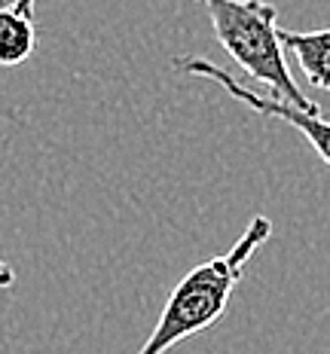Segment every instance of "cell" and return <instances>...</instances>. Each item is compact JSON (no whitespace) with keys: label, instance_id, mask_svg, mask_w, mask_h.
<instances>
[{"label":"cell","instance_id":"6da1fadb","mask_svg":"<svg viewBox=\"0 0 330 354\" xmlns=\"http://www.w3.org/2000/svg\"><path fill=\"white\" fill-rule=\"evenodd\" d=\"M269 235H273V220L257 214L226 254L190 269L181 278V284L172 290L156 327L144 339L138 354H165L183 339L214 327L223 318L226 306L232 299V290L245 275V266L269 241Z\"/></svg>","mask_w":330,"mask_h":354},{"label":"cell","instance_id":"7a4b0ae2","mask_svg":"<svg viewBox=\"0 0 330 354\" xmlns=\"http://www.w3.org/2000/svg\"><path fill=\"white\" fill-rule=\"evenodd\" d=\"M205 6L214 28L217 43L241 71L260 86L269 98H278L291 107L318 113V104L309 101L293 83L282 37H278V10L266 0H196Z\"/></svg>","mask_w":330,"mask_h":354},{"label":"cell","instance_id":"3957f363","mask_svg":"<svg viewBox=\"0 0 330 354\" xmlns=\"http://www.w3.org/2000/svg\"><path fill=\"white\" fill-rule=\"evenodd\" d=\"M172 68L181 71V73H190V77L211 80V83H217L223 92H230L236 101H241L248 110L266 116V120L288 122L291 129H297L300 135L312 144V150L318 153V159L330 168V122L321 120V113H309V110L291 107V104H284V101H278V98H269V95L254 92V88L241 86L232 73H226L223 68H217L214 62H205V58H174Z\"/></svg>","mask_w":330,"mask_h":354},{"label":"cell","instance_id":"277c9868","mask_svg":"<svg viewBox=\"0 0 330 354\" xmlns=\"http://www.w3.org/2000/svg\"><path fill=\"white\" fill-rule=\"evenodd\" d=\"M284 53L293 55L297 68L309 80L312 88L330 92V28L318 31H278Z\"/></svg>","mask_w":330,"mask_h":354},{"label":"cell","instance_id":"5b68a950","mask_svg":"<svg viewBox=\"0 0 330 354\" xmlns=\"http://www.w3.org/2000/svg\"><path fill=\"white\" fill-rule=\"evenodd\" d=\"M37 31L31 19L0 10V68H19L34 55Z\"/></svg>","mask_w":330,"mask_h":354},{"label":"cell","instance_id":"8992f818","mask_svg":"<svg viewBox=\"0 0 330 354\" xmlns=\"http://www.w3.org/2000/svg\"><path fill=\"white\" fill-rule=\"evenodd\" d=\"M34 3H37V0H0V10L16 12V16L34 21Z\"/></svg>","mask_w":330,"mask_h":354},{"label":"cell","instance_id":"52a82bcc","mask_svg":"<svg viewBox=\"0 0 330 354\" xmlns=\"http://www.w3.org/2000/svg\"><path fill=\"white\" fill-rule=\"evenodd\" d=\"M12 281H16V272H12V266L0 257V287H12Z\"/></svg>","mask_w":330,"mask_h":354}]
</instances>
